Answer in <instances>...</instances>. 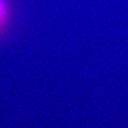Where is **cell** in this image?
<instances>
[{"label": "cell", "mask_w": 128, "mask_h": 128, "mask_svg": "<svg viewBox=\"0 0 128 128\" xmlns=\"http://www.w3.org/2000/svg\"><path fill=\"white\" fill-rule=\"evenodd\" d=\"M12 18V9L9 0H0V38L8 29Z\"/></svg>", "instance_id": "1"}]
</instances>
